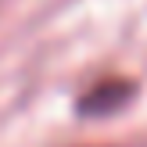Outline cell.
Wrapping results in <instances>:
<instances>
[{
  "label": "cell",
  "instance_id": "1",
  "mask_svg": "<svg viewBox=\"0 0 147 147\" xmlns=\"http://www.w3.org/2000/svg\"><path fill=\"white\" fill-rule=\"evenodd\" d=\"M133 97H136V83L119 79V76L115 79H100L97 86H90L79 97V115H111L119 108H126Z\"/></svg>",
  "mask_w": 147,
  "mask_h": 147
}]
</instances>
